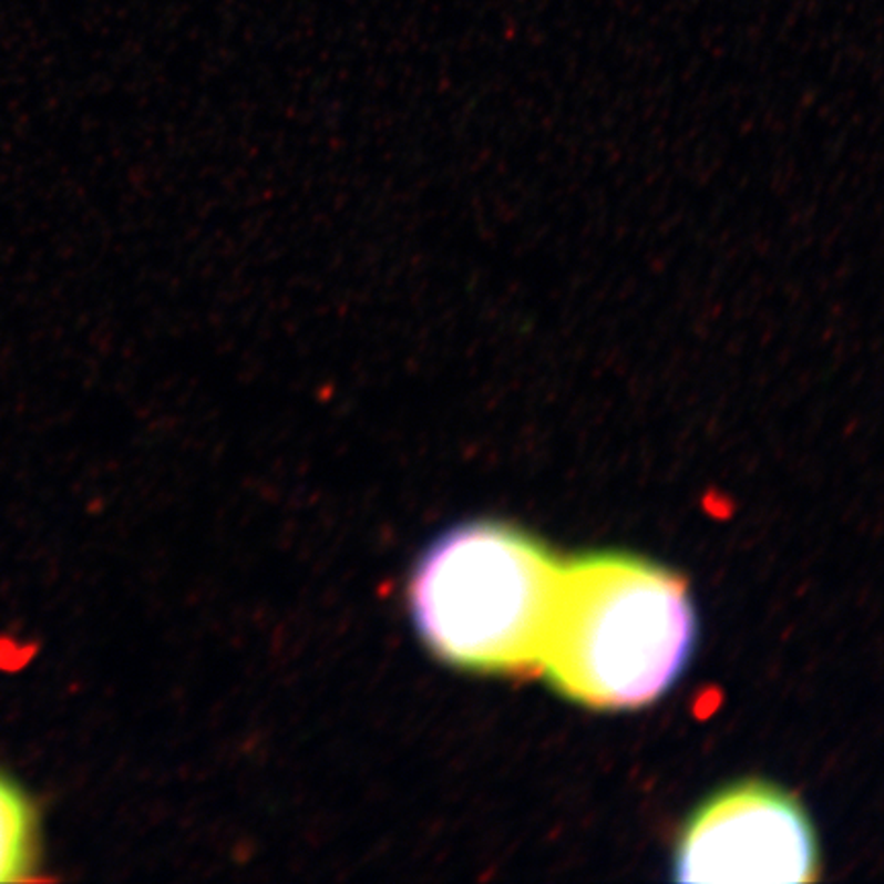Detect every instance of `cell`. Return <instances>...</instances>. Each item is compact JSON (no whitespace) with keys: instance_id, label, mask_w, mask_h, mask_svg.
Returning a JSON list of instances; mask_svg holds the SVG:
<instances>
[{"instance_id":"1","label":"cell","mask_w":884,"mask_h":884,"mask_svg":"<svg viewBox=\"0 0 884 884\" xmlns=\"http://www.w3.org/2000/svg\"><path fill=\"white\" fill-rule=\"evenodd\" d=\"M697 617L682 577L620 553L562 562L538 668L563 697L633 709L683 670Z\"/></svg>"},{"instance_id":"2","label":"cell","mask_w":884,"mask_h":884,"mask_svg":"<svg viewBox=\"0 0 884 884\" xmlns=\"http://www.w3.org/2000/svg\"><path fill=\"white\" fill-rule=\"evenodd\" d=\"M562 562L500 523L455 526L415 567L410 606L432 654L463 670H536Z\"/></svg>"},{"instance_id":"3","label":"cell","mask_w":884,"mask_h":884,"mask_svg":"<svg viewBox=\"0 0 884 884\" xmlns=\"http://www.w3.org/2000/svg\"><path fill=\"white\" fill-rule=\"evenodd\" d=\"M678 883H811L815 833L801 804L762 782L737 784L698 809L674 857Z\"/></svg>"},{"instance_id":"4","label":"cell","mask_w":884,"mask_h":884,"mask_svg":"<svg viewBox=\"0 0 884 884\" xmlns=\"http://www.w3.org/2000/svg\"><path fill=\"white\" fill-rule=\"evenodd\" d=\"M38 856V818L28 794L0 774V883L28 881Z\"/></svg>"}]
</instances>
